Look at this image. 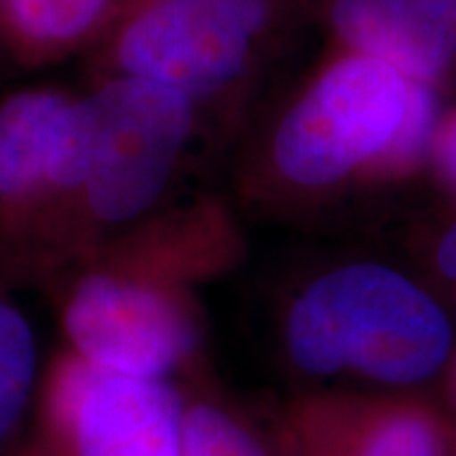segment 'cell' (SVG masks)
Wrapping results in <instances>:
<instances>
[{
  "label": "cell",
  "instance_id": "6da1fadb",
  "mask_svg": "<svg viewBox=\"0 0 456 456\" xmlns=\"http://www.w3.org/2000/svg\"><path fill=\"white\" fill-rule=\"evenodd\" d=\"M444 98L385 61L334 47L262 102L239 135L237 203L294 220L427 171Z\"/></svg>",
  "mask_w": 456,
  "mask_h": 456
},
{
  "label": "cell",
  "instance_id": "7a4b0ae2",
  "mask_svg": "<svg viewBox=\"0 0 456 456\" xmlns=\"http://www.w3.org/2000/svg\"><path fill=\"white\" fill-rule=\"evenodd\" d=\"M241 256L224 201H171L47 285L64 349L108 372L171 380L201 351L197 288Z\"/></svg>",
  "mask_w": 456,
  "mask_h": 456
},
{
  "label": "cell",
  "instance_id": "3957f363",
  "mask_svg": "<svg viewBox=\"0 0 456 456\" xmlns=\"http://www.w3.org/2000/svg\"><path fill=\"white\" fill-rule=\"evenodd\" d=\"M306 20L300 0H144L85 66L191 102L205 144H232L269 98V83Z\"/></svg>",
  "mask_w": 456,
  "mask_h": 456
},
{
  "label": "cell",
  "instance_id": "277c9868",
  "mask_svg": "<svg viewBox=\"0 0 456 456\" xmlns=\"http://www.w3.org/2000/svg\"><path fill=\"white\" fill-rule=\"evenodd\" d=\"M279 338L296 372L391 389L427 383L454 353L437 296L379 260L338 262L306 277L285 302Z\"/></svg>",
  "mask_w": 456,
  "mask_h": 456
},
{
  "label": "cell",
  "instance_id": "5b68a950",
  "mask_svg": "<svg viewBox=\"0 0 456 456\" xmlns=\"http://www.w3.org/2000/svg\"><path fill=\"white\" fill-rule=\"evenodd\" d=\"M91 135L72 199L51 245L43 288L117 235L174 201L205 144L191 102L131 77L89 78Z\"/></svg>",
  "mask_w": 456,
  "mask_h": 456
},
{
  "label": "cell",
  "instance_id": "8992f818",
  "mask_svg": "<svg viewBox=\"0 0 456 456\" xmlns=\"http://www.w3.org/2000/svg\"><path fill=\"white\" fill-rule=\"evenodd\" d=\"M184 393L171 380L108 372L61 349L41 376L47 456H182Z\"/></svg>",
  "mask_w": 456,
  "mask_h": 456
},
{
  "label": "cell",
  "instance_id": "52a82bcc",
  "mask_svg": "<svg viewBox=\"0 0 456 456\" xmlns=\"http://www.w3.org/2000/svg\"><path fill=\"white\" fill-rule=\"evenodd\" d=\"M78 91L28 85L0 95V279L30 285L66 199Z\"/></svg>",
  "mask_w": 456,
  "mask_h": 456
},
{
  "label": "cell",
  "instance_id": "ba28073f",
  "mask_svg": "<svg viewBox=\"0 0 456 456\" xmlns=\"http://www.w3.org/2000/svg\"><path fill=\"white\" fill-rule=\"evenodd\" d=\"M456 420L403 393H311L271 427L277 456H444Z\"/></svg>",
  "mask_w": 456,
  "mask_h": 456
},
{
  "label": "cell",
  "instance_id": "9c48e42d",
  "mask_svg": "<svg viewBox=\"0 0 456 456\" xmlns=\"http://www.w3.org/2000/svg\"><path fill=\"white\" fill-rule=\"evenodd\" d=\"M328 45L385 61L444 100L456 95V0H300Z\"/></svg>",
  "mask_w": 456,
  "mask_h": 456
},
{
  "label": "cell",
  "instance_id": "30bf717a",
  "mask_svg": "<svg viewBox=\"0 0 456 456\" xmlns=\"http://www.w3.org/2000/svg\"><path fill=\"white\" fill-rule=\"evenodd\" d=\"M144 0H3L9 64L43 70L98 51Z\"/></svg>",
  "mask_w": 456,
  "mask_h": 456
},
{
  "label": "cell",
  "instance_id": "8fae6325",
  "mask_svg": "<svg viewBox=\"0 0 456 456\" xmlns=\"http://www.w3.org/2000/svg\"><path fill=\"white\" fill-rule=\"evenodd\" d=\"M0 279V454L9 448L37 403L41 370L38 340L30 317Z\"/></svg>",
  "mask_w": 456,
  "mask_h": 456
},
{
  "label": "cell",
  "instance_id": "7c38bea8",
  "mask_svg": "<svg viewBox=\"0 0 456 456\" xmlns=\"http://www.w3.org/2000/svg\"><path fill=\"white\" fill-rule=\"evenodd\" d=\"M182 456H277L262 433L235 406L209 393H184Z\"/></svg>",
  "mask_w": 456,
  "mask_h": 456
},
{
  "label": "cell",
  "instance_id": "4fadbf2b",
  "mask_svg": "<svg viewBox=\"0 0 456 456\" xmlns=\"http://www.w3.org/2000/svg\"><path fill=\"white\" fill-rule=\"evenodd\" d=\"M425 175H429L450 203L456 201V95L442 104L431 135Z\"/></svg>",
  "mask_w": 456,
  "mask_h": 456
},
{
  "label": "cell",
  "instance_id": "5bb4252c",
  "mask_svg": "<svg viewBox=\"0 0 456 456\" xmlns=\"http://www.w3.org/2000/svg\"><path fill=\"white\" fill-rule=\"evenodd\" d=\"M427 260L436 283L456 306V201L450 203L440 226L433 228Z\"/></svg>",
  "mask_w": 456,
  "mask_h": 456
},
{
  "label": "cell",
  "instance_id": "9a60e30c",
  "mask_svg": "<svg viewBox=\"0 0 456 456\" xmlns=\"http://www.w3.org/2000/svg\"><path fill=\"white\" fill-rule=\"evenodd\" d=\"M446 393H448L450 403L456 408V349L446 366Z\"/></svg>",
  "mask_w": 456,
  "mask_h": 456
},
{
  "label": "cell",
  "instance_id": "2e32d148",
  "mask_svg": "<svg viewBox=\"0 0 456 456\" xmlns=\"http://www.w3.org/2000/svg\"><path fill=\"white\" fill-rule=\"evenodd\" d=\"M3 64H9L7 51H4V41H3V0H0V68Z\"/></svg>",
  "mask_w": 456,
  "mask_h": 456
},
{
  "label": "cell",
  "instance_id": "e0dca14e",
  "mask_svg": "<svg viewBox=\"0 0 456 456\" xmlns=\"http://www.w3.org/2000/svg\"><path fill=\"white\" fill-rule=\"evenodd\" d=\"M13 456H47V454L38 448V444H34V446H28L26 450H21V452H17Z\"/></svg>",
  "mask_w": 456,
  "mask_h": 456
},
{
  "label": "cell",
  "instance_id": "ac0fdd59",
  "mask_svg": "<svg viewBox=\"0 0 456 456\" xmlns=\"http://www.w3.org/2000/svg\"><path fill=\"white\" fill-rule=\"evenodd\" d=\"M444 456H456V427H454V436H452V442H450V446L446 450V454Z\"/></svg>",
  "mask_w": 456,
  "mask_h": 456
}]
</instances>
